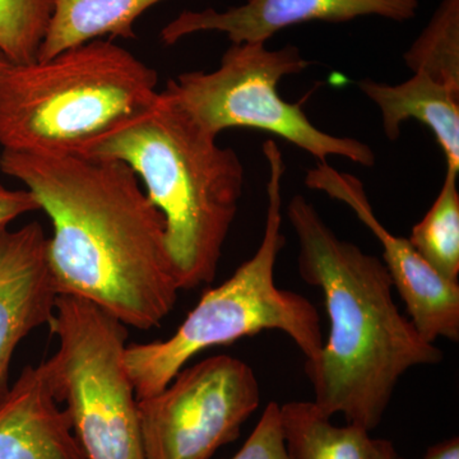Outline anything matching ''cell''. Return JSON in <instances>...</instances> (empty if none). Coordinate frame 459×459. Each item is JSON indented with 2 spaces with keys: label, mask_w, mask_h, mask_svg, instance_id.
<instances>
[{
  "label": "cell",
  "mask_w": 459,
  "mask_h": 459,
  "mask_svg": "<svg viewBox=\"0 0 459 459\" xmlns=\"http://www.w3.org/2000/svg\"><path fill=\"white\" fill-rule=\"evenodd\" d=\"M0 172L21 181L49 217L48 262L57 295L98 305L126 327L161 325L181 290L164 217L129 166L2 151Z\"/></svg>",
  "instance_id": "cell-1"
},
{
  "label": "cell",
  "mask_w": 459,
  "mask_h": 459,
  "mask_svg": "<svg viewBox=\"0 0 459 459\" xmlns=\"http://www.w3.org/2000/svg\"><path fill=\"white\" fill-rule=\"evenodd\" d=\"M286 213L298 238L299 273L323 292L329 319L319 355L305 361L314 403L329 418L341 413L370 433L401 377L439 364L443 352L398 309L385 263L341 240L304 195H295Z\"/></svg>",
  "instance_id": "cell-2"
},
{
  "label": "cell",
  "mask_w": 459,
  "mask_h": 459,
  "mask_svg": "<svg viewBox=\"0 0 459 459\" xmlns=\"http://www.w3.org/2000/svg\"><path fill=\"white\" fill-rule=\"evenodd\" d=\"M83 157L115 160L134 171L165 220L180 290L212 282L243 195L238 153L217 143L160 91L146 110L108 133Z\"/></svg>",
  "instance_id": "cell-3"
},
{
  "label": "cell",
  "mask_w": 459,
  "mask_h": 459,
  "mask_svg": "<svg viewBox=\"0 0 459 459\" xmlns=\"http://www.w3.org/2000/svg\"><path fill=\"white\" fill-rule=\"evenodd\" d=\"M159 74L111 40H93L0 75L2 151L83 156L146 110Z\"/></svg>",
  "instance_id": "cell-4"
},
{
  "label": "cell",
  "mask_w": 459,
  "mask_h": 459,
  "mask_svg": "<svg viewBox=\"0 0 459 459\" xmlns=\"http://www.w3.org/2000/svg\"><path fill=\"white\" fill-rule=\"evenodd\" d=\"M263 155L270 178L258 249L229 280L205 291L168 340L126 344V370L138 400L161 392L198 353L263 331L283 332L303 352L305 361L319 355L325 338L318 310L303 295L280 289L274 281L277 258L286 243L282 232L286 165L274 141H265Z\"/></svg>",
  "instance_id": "cell-5"
},
{
  "label": "cell",
  "mask_w": 459,
  "mask_h": 459,
  "mask_svg": "<svg viewBox=\"0 0 459 459\" xmlns=\"http://www.w3.org/2000/svg\"><path fill=\"white\" fill-rule=\"evenodd\" d=\"M310 65L294 45L270 50L264 42H241L225 51L219 68L181 74L162 92L216 137L230 128L258 129L295 144L316 164L343 157L365 168L376 165V153L367 143L320 131L305 114L303 102L281 98L277 87L282 78Z\"/></svg>",
  "instance_id": "cell-6"
},
{
  "label": "cell",
  "mask_w": 459,
  "mask_h": 459,
  "mask_svg": "<svg viewBox=\"0 0 459 459\" xmlns=\"http://www.w3.org/2000/svg\"><path fill=\"white\" fill-rule=\"evenodd\" d=\"M48 359L57 400L65 402L87 459H146L138 398L126 365L128 327L98 305L59 295Z\"/></svg>",
  "instance_id": "cell-7"
},
{
  "label": "cell",
  "mask_w": 459,
  "mask_h": 459,
  "mask_svg": "<svg viewBox=\"0 0 459 459\" xmlns=\"http://www.w3.org/2000/svg\"><path fill=\"white\" fill-rule=\"evenodd\" d=\"M255 370L219 355L181 369L159 394L138 400L146 459H211L240 435L261 403Z\"/></svg>",
  "instance_id": "cell-8"
},
{
  "label": "cell",
  "mask_w": 459,
  "mask_h": 459,
  "mask_svg": "<svg viewBox=\"0 0 459 459\" xmlns=\"http://www.w3.org/2000/svg\"><path fill=\"white\" fill-rule=\"evenodd\" d=\"M307 188L349 205L383 247V263L420 334L435 343L459 340V283L443 279L413 249L409 238L395 237L377 220L364 183L333 166L316 164L305 177Z\"/></svg>",
  "instance_id": "cell-9"
},
{
  "label": "cell",
  "mask_w": 459,
  "mask_h": 459,
  "mask_svg": "<svg viewBox=\"0 0 459 459\" xmlns=\"http://www.w3.org/2000/svg\"><path fill=\"white\" fill-rule=\"evenodd\" d=\"M419 0H247L246 4L219 12L184 11L162 29L166 45L199 32H221L232 44L267 42L277 32L300 23L349 22L377 16L406 22L418 14Z\"/></svg>",
  "instance_id": "cell-10"
},
{
  "label": "cell",
  "mask_w": 459,
  "mask_h": 459,
  "mask_svg": "<svg viewBox=\"0 0 459 459\" xmlns=\"http://www.w3.org/2000/svg\"><path fill=\"white\" fill-rule=\"evenodd\" d=\"M48 235L39 222L0 226V403L11 391L18 344L50 325L57 291L48 262Z\"/></svg>",
  "instance_id": "cell-11"
},
{
  "label": "cell",
  "mask_w": 459,
  "mask_h": 459,
  "mask_svg": "<svg viewBox=\"0 0 459 459\" xmlns=\"http://www.w3.org/2000/svg\"><path fill=\"white\" fill-rule=\"evenodd\" d=\"M0 459H87L47 361L25 368L0 403Z\"/></svg>",
  "instance_id": "cell-12"
},
{
  "label": "cell",
  "mask_w": 459,
  "mask_h": 459,
  "mask_svg": "<svg viewBox=\"0 0 459 459\" xmlns=\"http://www.w3.org/2000/svg\"><path fill=\"white\" fill-rule=\"evenodd\" d=\"M361 92L379 108L389 141L401 135L402 124L415 119L427 126L446 156V170L459 172V91L437 82L424 74H413L398 84L362 80Z\"/></svg>",
  "instance_id": "cell-13"
},
{
  "label": "cell",
  "mask_w": 459,
  "mask_h": 459,
  "mask_svg": "<svg viewBox=\"0 0 459 459\" xmlns=\"http://www.w3.org/2000/svg\"><path fill=\"white\" fill-rule=\"evenodd\" d=\"M160 2L162 0H53V14L38 60L50 59L105 36L135 39V21Z\"/></svg>",
  "instance_id": "cell-14"
},
{
  "label": "cell",
  "mask_w": 459,
  "mask_h": 459,
  "mask_svg": "<svg viewBox=\"0 0 459 459\" xmlns=\"http://www.w3.org/2000/svg\"><path fill=\"white\" fill-rule=\"evenodd\" d=\"M281 425L291 459H374L373 439L365 429L336 427L312 402L280 406Z\"/></svg>",
  "instance_id": "cell-15"
},
{
  "label": "cell",
  "mask_w": 459,
  "mask_h": 459,
  "mask_svg": "<svg viewBox=\"0 0 459 459\" xmlns=\"http://www.w3.org/2000/svg\"><path fill=\"white\" fill-rule=\"evenodd\" d=\"M458 174L446 170L442 189L424 219L411 230L413 249L443 279L458 282L459 193Z\"/></svg>",
  "instance_id": "cell-16"
},
{
  "label": "cell",
  "mask_w": 459,
  "mask_h": 459,
  "mask_svg": "<svg viewBox=\"0 0 459 459\" xmlns=\"http://www.w3.org/2000/svg\"><path fill=\"white\" fill-rule=\"evenodd\" d=\"M403 57L413 74L459 91V0H442Z\"/></svg>",
  "instance_id": "cell-17"
},
{
  "label": "cell",
  "mask_w": 459,
  "mask_h": 459,
  "mask_svg": "<svg viewBox=\"0 0 459 459\" xmlns=\"http://www.w3.org/2000/svg\"><path fill=\"white\" fill-rule=\"evenodd\" d=\"M53 14V0H0V51L12 65L36 62Z\"/></svg>",
  "instance_id": "cell-18"
},
{
  "label": "cell",
  "mask_w": 459,
  "mask_h": 459,
  "mask_svg": "<svg viewBox=\"0 0 459 459\" xmlns=\"http://www.w3.org/2000/svg\"><path fill=\"white\" fill-rule=\"evenodd\" d=\"M231 459H291L283 439L280 404L271 402L265 406L252 435Z\"/></svg>",
  "instance_id": "cell-19"
},
{
  "label": "cell",
  "mask_w": 459,
  "mask_h": 459,
  "mask_svg": "<svg viewBox=\"0 0 459 459\" xmlns=\"http://www.w3.org/2000/svg\"><path fill=\"white\" fill-rule=\"evenodd\" d=\"M40 211L27 189H11L0 183V226H9L26 213Z\"/></svg>",
  "instance_id": "cell-20"
},
{
  "label": "cell",
  "mask_w": 459,
  "mask_h": 459,
  "mask_svg": "<svg viewBox=\"0 0 459 459\" xmlns=\"http://www.w3.org/2000/svg\"><path fill=\"white\" fill-rule=\"evenodd\" d=\"M394 459L401 458L395 455ZM421 459H459V439L458 437H451L448 440L435 444L428 449L427 455Z\"/></svg>",
  "instance_id": "cell-21"
},
{
  "label": "cell",
  "mask_w": 459,
  "mask_h": 459,
  "mask_svg": "<svg viewBox=\"0 0 459 459\" xmlns=\"http://www.w3.org/2000/svg\"><path fill=\"white\" fill-rule=\"evenodd\" d=\"M374 459H394V444L385 439H373Z\"/></svg>",
  "instance_id": "cell-22"
},
{
  "label": "cell",
  "mask_w": 459,
  "mask_h": 459,
  "mask_svg": "<svg viewBox=\"0 0 459 459\" xmlns=\"http://www.w3.org/2000/svg\"><path fill=\"white\" fill-rule=\"evenodd\" d=\"M12 63L9 62L7 57L4 56V54L0 51V75L3 74V72L5 71V69L8 68L9 65H11Z\"/></svg>",
  "instance_id": "cell-23"
}]
</instances>
